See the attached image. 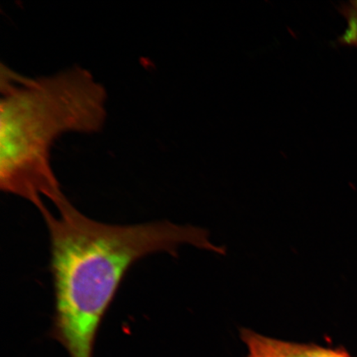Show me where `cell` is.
Instances as JSON below:
<instances>
[{
    "label": "cell",
    "mask_w": 357,
    "mask_h": 357,
    "mask_svg": "<svg viewBox=\"0 0 357 357\" xmlns=\"http://www.w3.org/2000/svg\"><path fill=\"white\" fill-rule=\"evenodd\" d=\"M56 208V214L46 206L39 211L51 238V335L70 357H93L102 321L134 263L151 254L174 252L185 243L220 251L197 227L168 222L107 225L84 216L68 199Z\"/></svg>",
    "instance_id": "obj_1"
},
{
    "label": "cell",
    "mask_w": 357,
    "mask_h": 357,
    "mask_svg": "<svg viewBox=\"0 0 357 357\" xmlns=\"http://www.w3.org/2000/svg\"><path fill=\"white\" fill-rule=\"evenodd\" d=\"M0 187L38 209L47 198L66 199L51 164V149L66 132L93 133L104 127L107 93L93 75L74 67L50 77L0 71Z\"/></svg>",
    "instance_id": "obj_2"
},
{
    "label": "cell",
    "mask_w": 357,
    "mask_h": 357,
    "mask_svg": "<svg viewBox=\"0 0 357 357\" xmlns=\"http://www.w3.org/2000/svg\"><path fill=\"white\" fill-rule=\"evenodd\" d=\"M337 10L345 17L347 28L337 38V43L339 46L357 47V0L343 3Z\"/></svg>",
    "instance_id": "obj_3"
}]
</instances>
